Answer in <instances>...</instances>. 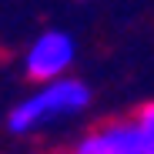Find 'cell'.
Returning a JSON list of instances; mask_svg holds the SVG:
<instances>
[{"label":"cell","instance_id":"cell-1","mask_svg":"<svg viewBox=\"0 0 154 154\" xmlns=\"http://www.w3.org/2000/svg\"><path fill=\"white\" fill-rule=\"evenodd\" d=\"M87 107H91V87L67 74V77L40 84L30 97H23L7 114V127H10V134L27 137V134L40 131V127H47V124L84 114Z\"/></svg>","mask_w":154,"mask_h":154},{"label":"cell","instance_id":"cell-2","mask_svg":"<svg viewBox=\"0 0 154 154\" xmlns=\"http://www.w3.org/2000/svg\"><path fill=\"white\" fill-rule=\"evenodd\" d=\"M77 60V40L67 30H44L40 37L30 40L27 54H23V74L27 81L47 84L57 81V77H67V70Z\"/></svg>","mask_w":154,"mask_h":154},{"label":"cell","instance_id":"cell-3","mask_svg":"<svg viewBox=\"0 0 154 154\" xmlns=\"http://www.w3.org/2000/svg\"><path fill=\"white\" fill-rule=\"evenodd\" d=\"M70 154H141V137L134 117L104 121L94 131H87L70 147Z\"/></svg>","mask_w":154,"mask_h":154},{"label":"cell","instance_id":"cell-4","mask_svg":"<svg viewBox=\"0 0 154 154\" xmlns=\"http://www.w3.org/2000/svg\"><path fill=\"white\" fill-rule=\"evenodd\" d=\"M134 124H137V137H141V154H154V100L137 107Z\"/></svg>","mask_w":154,"mask_h":154},{"label":"cell","instance_id":"cell-5","mask_svg":"<svg viewBox=\"0 0 154 154\" xmlns=\"http://www.w3.org/2000/svg\"><path fill=\"white\" fill-rule=\"evenodd\" d=\"M50 154H64V151H50Z\"/></svg>","mask_w":154,"mask_h":154}]
</instances>
